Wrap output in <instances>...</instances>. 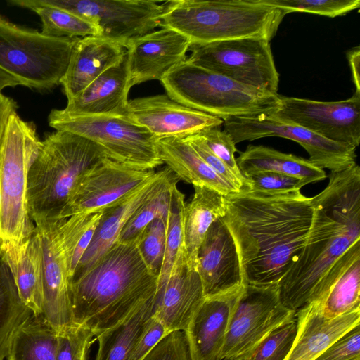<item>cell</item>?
Listing matches in <instances>:
<instances>
[{
  "label": "cell",
  "instance_id": "7c38bea8",
  "mask_svg": "<svg viewBox=\"0 0 360 360\" xmlns=\"http://www.w3.org/2000/svg\"><path fill=\"white\" fill-rule=\"evenodd\" d=\"M92 20L100 37L125 49L160 27L163 5L154 0H38Z\"/></svg>",
  "mask_w": 360,
  "mask_h": 360
},
{
  "label": "cell",
  "instance_id": "e575fe53",
  "mask_svg": "<svg viewBox=\"0 0 360 360\" xmlns=\"http://www.w3.org/2000/svg\"><path fill=\"white\" fill-rule=\"evenodd\" d=\"M184 195L175 186L171 194L167 222L166 243L164 259L158 276L157 288L168 279L174 264L184 245Z\"/></svg>",
  "mask_w": 360,
  "mask_h": 360
},
{
  "label": "cell",
  "instance_id": "4316f807",
  "mask_svg": "<svg viewBox=\"0 0 360 360\" xmlns=\"http://www.w3.org/2000/svg\"><path fill=\"white\" fill-rule=\"evenodd\" d=\"M0 257L13 276L19 297L34 315L42 314L41 243L36 227L22 246L0 245Z\"/></svg>",
  "mask_w": 360,
  "mask_h": 360
},
{
  "label": "cell",
  "instance_id": "d6986e66",
  "mask_svg": "<svg viewBox=\"0 0 360 360\" xmlns=\"http://www.w3.org/2000/svg\"><path fill=\"white\" fill-rule=\"evenodd\" d=\"M205 297L200 276L197 270L190 266L184 246L168 279L156 289L153 316L168 334L184 331Z\"/></svg>",
  "mask_w": 360,
  "mask_h": 360
},
{
  "label": "cell",
  "instance_id": "2e32d148",
  "mask_svg": "<svg viewBox=\"0 0 360 360\" xmlns=\"http://www.w3.org/2000/svg\"><path fill=\"white\" fill-rule=\"evenodd\" d=\"M58 221L35 227L41 252V315L60 334L74 324L70 292V260L58 231Z\"/></svg>",
  "mask_w": 360,
  "mask_h": 360
},
{
  "label": "cell",
  "instance_id": "603a6c76",
  "mask_svg": "<svg viewBox=\"0 0 360 360\" xmlns=\"http://www.w3.org/2000/svg\"><path fill=\"white\" fill-rule=\"evenodd\" d=\"M297 332L284 360H315L342 335L360 324V309L326 319L323 303L313 302L296 311Z\"/></svg>",
  "mask_w": 360,
  "mask_h": 360
},
{
  "label": "cell",
  "instance_id": "c3c4849f",
  "mask_svg": "<svg viewBox=\"0 0 360 360\" xmlns=\"http://www.w3.org/2000/svg\"><path fill=\"white\" fill-rule=\"evenodd\" d=\"M348 60L351 67L352 78L355 84L356 91L360 93V76H359V63H360V49L359 46L349 50L347 54Z\"/></svg>",
  "mask_w": 360,
  "mask_h": 360
},
{
  "label": "cell",
  "instance_id": "277c9868",
  "mask_svg": "<svg viewBox=\"0 0 360 360\" xmlns=\"http://www.w3.org/2000/svg\"><path fill=\"white\" fill-rule=\"evenodd\" d=\"M108 158L96 143L62 130L49 134L31 164L27 177V202L36 225L60 219L82 176Z\"/></svg>",
  "mask_w": 360,
  "mask_h": 360
},
{
  "label": "cell",
  "instance_id": "d590c367",
  "mask_svg": "<svg viewBox=\"0 0 360 360\" xmlns=\"http://www.w3.org/2000/svg\"><path fill=\"white\" fill-rule=\"evenodd\" d=\"M167 219L168 215L155 219L138 237V247L143 260L150 271L158 276L165 255Z\"/></svg>",
  "mask_w": 360,
  "mask_h": 360
},
{
  "label": "cell",
  "instance_id": "9a60e30c",
  "mask_svg": "<svg viewBox=\"0 0 360 360\" xmlns=\"http://www.w3.org/2000/svg\"><path fill=\"white\" fill-rule=\"evenodd\" d=\"M154 173L153 170H138L105 158L78 181L60 219L102 212L129 195Z\"/></svg>",
  "mask_w": 360,
  "mask_h": 360
},
{
  "label": "cell",
  "instance_id": "d6a6232c",
  "mask_svg": "<svg viewBox=\"0 0 360 360\" xmlns=\"http://www.w3.org/2000/svg\"><path fill=\"white\" fill-rule=\"evenodd\" d=\"M12 6L30 9L41 22V33L56 38L77 39L100 36L98 27L89 19L55 6L43 4L38 0H9Z\"/></svg>",
  "mask_w": 360,
  "mask_h": 360
},
{
  "label": "cell",
  "instance_id": "484cf974",
  "mask_svg": "<svg viewBox=\"0 0 360 360\" xmlns=\"http://www.w3.org/2000/svg\"><path fill=\"white\" fill-rule=\"evenodd\" d=\"M359 293L360 241H358L327 272L313 302L323 303V316L330 319L360 309Z\"/></svg>",
  "mask_w": 360,
  "mask_h": 360
},
{
  "label": "cell",
  "instance_id": "3957f363",
  "mask_svg": "<svg viewBox=\"0 0 360 360\" xmlns=\"http://www.w3.org/2000/svg\"><path fill=\"white\" fill-rule=\"evenodd\" d=\"M138 237L115 242L91 266L70 279L73 324L89 328L96 336L155 295L158 276L143 260Z\"/></svg>",
  "mask_w": 360,
  "mask_h": 360
},
{
  "label": "cell",
  "instance_id": "4fadbf2b",
  "mask_svg": "<svg viewBox=\"0 0 360 360\" xmlns=\"http://www.w3.org/2000/svg\"><path fill=\"white\" fill-rule=\"evenodd\" d=\"M224 130L233 142L278 136L294 141L303 147L314 165L330 172L345 169L356 164V148L323 138L304 127L283 122L271 115L234 117L224 120Z\"/></svg>",
  "mask_w": 360,
  "mask_h": 360
},
{
  "label": "cell",
  "instance_id": "b9f144b4",
  "mask_svg": "<svg viewBox=\"0 0 360 360\" xmlns=\"http://www.w3.org/2000/svg\"><path fill=\"white\" fill-rule=\"evenodd\" d=\"M251 190L266 193H282L300 190L307 184L302 179L276 172L259 171L245 176Z\"/></svg>",
  "mask_w": 360,
  "mask_h": 360
},
{
  "label": "cell",
  "instance_id": "9c48e42d",
  "mask_svg": "<svg viewBox=\"0 0 360 360\" xmlns=\"http://www.w3.org/2000/svg\"><path fill=\"white\" fill-rule=\"evenodd\" d=\"M48 122L56 130L91 140L104 150L108 159L131 168L151 171L163 164L158 139L126 116H72L53 109Z\"/></svg>",
  "mask_w": 360,
  "mask_h": 360
},
{
  "label": "cell",
  "instance_id": "52a82bcc",
  "mask_svg": "<svg viewBox=\"0 0 360 360\" xmlns=\"http://www.w3.org/2000/svg\"><path fill=\"white\" fill-rule=\"evenodd\" d=\"M41 145L34 124L17 112L11 114L0 148V244L22 246L35 229L28 212L27 177Z\"/></svg>",
  "mask_w": 360,
  "mask_h": 360
},
{
  "label": "cell",
  "instance_id": "5bb4252c",
  "mask_svg": "<svg viewBox=\"0 0 360 360\" xmlns=\"http://www.w3.org/2000/svg\"><path fill=\"white\" fill-rule=\"evenodd\" d=\"M270 115L335 142L354 148L360 143V93L331 102L280 96L279 107Z\"/></svg>",
  "mask_w": 360,
  "mask_h": 360
},
{
  "label": "cell",
  "instance_id": "4dcf8cb0",
  "mask_svg": "<svg viewBox=\"0 0 360 360\" xmlns=\"http://www.w3.org/2000/svg\"><path fill=\"white\" fill-rule=\"evenodd\" d=\"M154 296L124 320L96 335L98 348L95 360H129L153 315Z\"/></svg>",
  "mask_w": 360,
  "mask_h": 360
},
{
  "label": "cell",
  "instance_id": "ee69618b",
  "mask_svg": "<svg viewBox=\"0 0 360 360\" xmlns=\"http://www.w3.org/2000/svg\"><path fill=\"white\" fill-rule=\"evenodd\" d=\"M142 360H189L184 332L167 334Z\"/></svg>",
  "mask_w": 360,
  "mask_h": 360
},
{
  "label": "cell",
  "instance_id": "d4e9b609",
  "mask_svg": "<svg viewBox=\"0 0 360 360\" xmlns=\"http://www.w3.org/2000/svg\"><path fill=\"white\" fill-rule=\"evenodd\" d=\"M126 52V49L118 42L100 36L78 39L60 81L68 100L120 63Z\"/></svg>",
  "mask_w": 360,
  "mask_h": 360
},
{
  "label": "cell",
  "instance_id": "cb8c5ba5",
  "mask_svg": "<svg viewBox=\"0 0 360 360\" xmlns=\"http://www.w3.org/2000/svg\"><path fill=\"white\" fill-rule=\"evenodd\" d=\"M131 86L126 52L120 63L68 100L66 107L62 110L72 116H127Z\"/></svg>",
  "mask_w": 360,
  "mask_h": 360
},
{
  "label": "cell",
  "instance_id": "f907efd6",
  "mask_svg": "<svg viewBox=\"0 0 360 360\" xmlns=\"http://www.w3.org/2000/svg\"><path fill=\"white\" fill-rule=\"evenodd\" d=\"M1 195L0 190V226H1Z\"/></svg>",
  "mask_w": 360,
  "mask_h": 360
},
{
  "label": "cell",
  "instance_id": "ac0fdd59",
  "mask_svg": "<svg viewBox=\"0 0 360 360\" xmlns=\"http://www.w3.org/2000/svg\"><path fill=\"white\" fill-rule=\"evenodd\" d=\"M179 180L168 167L163 168L155 172L124 200L103 210L91 241L73 276L87 269L117 241L122 229L140 207L162 191L177 184Z\"/></svg>",
  "mask_w": 360,
  "mask_h": 360
},
{
  "label": "cell",
  "instance_id": "7bdbcfd3",
  "mask_svg": "<svg viewBox=\"0 0 360 360\" xmlns=\"http://www.w3.org/2000/svg\"><path fill=\"white\" fill-rule=\"evenodd\" d=\"M199 134L203 138L211 150L220 158L240 179L247 180L240 172L236 158L237 151L236 143L231 136L225 131L215 127L205 130Z\"/></svg>",
  "mask_w": 360,
  "mask_h": 360
},
{
  "label": "cell",
  "instance_id": "ba28073f",
  "mask_svg": "<svg viewBox=\"0 0 360 360\" xmlns=\"http://www.w3.org/2000/svg\"><path fill=\"white\" fill-rule=\"evenodd\" d=\"M78 39L49 37L0 15V68L39 91L60 84Z\"/></svg>",
  "mask_w": 360,
  "mask_h": 360
},
{
  "label": "cell",
  "instance_id": "e0dca14e",
  "mask_svg": "<svg viewBox=\"0 0 360 360\" xmlns=\"http://www.w3.org/2000/svg\"><path fill=\"white\" fill-rule=\"evenodd\" d=\"M126 117L157 139H184L224 124L221 118L186 107L166 94L129 100Z\"/></svg>",
  "mask_w": 360,
  "mask_h": 360
},
{
  "label": "cell",
  "instance_id": "83f0119b",
  "mask_svg": "<svg viewBox=\"0 0 360 360\" xmlns=\"http://www.w3.org/2000/svg\"><path fill=\"white\" fill-rule=\"evenodd\" d=\"M158 145L162 162L179 180L210 188L224 196L240 192L217 174L184 139H161Z\"/></svg>",
  "mask_w": 360,
  "mask_h": 360
},
{
  "label": "cell",
  "instance_id": "681fc988",
  "mask_svg": "<svg viewBox=\"0 0 360 360\" xmlns=\"http://www.w3.org/2000/svg\"><path fill=\"white\" fill-rule=\"evenodd\" d=\"M20 85L18 82L11 75L0 68V94L6 87H14Z\"/></svg>",
  "mask_w": 360,
  "mask_h": 360
},
{
  "label": "cell",
  "instance_id": "ab89813d",
  "mask_svg": "<svg viewBox=\"0 0 360 360\" xmlns=\"http://www.w3.org/2000/svg\"><path fill=\"white\" fill-rule=\"evenodd\" d=\"M94 333L88 328L72 325L58 334L56 360H86Z\"/></svg>",
  "mask_w": 360,
  "mask_h": 360
},
{
  "label": "cell",
  "instance_id": "30bf717a",
  "mask_svg": "<svg viewBox=\"0 0 360 360\" xmlns=\"http://www.w3.org/2000/svg\"><path fill=\"white\" fill-rule=\"evenodd\" d=\"M186 60L237 82L278 94L279 74L270 41L241 38L191 43Z\"/></svg>",
  "mask_w": 360,
  "mask_h": 360
},
{
  "label": "cell",
  "instance_id": "7a4b0ae2",
  "mask_svg": "<svg viewBox=\"0 0 360 360\" xmlns=\"http://www.w3.org/2000/svg\"><path fill=\"white\" fill-rule=\"evenodd\" d=\"M326 187L311 198L313 216L307 240L278 283L282 304L297 311L312 302L327 272L360 241V169L356 163L331 172Z\"/></svg>",
  "mask_w": 360,
  "mask_h": 360
},
{
  "label": "cell",
  "instance_id": "74e56055",
  "mask_svg": "<svg viewBox=\"0 0 360 360\" xmlns=\"http://www.w3.org/2000/svg\"><path fill=\"white\" fill-rule=\"evenodd\" d=\"M175 186L177 184L162 191L140 207L122 229L117 241L124 242L136 238L153 220L167 217L172 191Z\"/></svg>",
  "mask_w": 360,
  "mask_h": 360
},
{
  "label": "cell",
  "instance_id": "7402d4cb",
  "mask_svg": "<svg viewBox=\"0 0 360 360\" xmlns=\"http://www.w3.org/2000/svg\"><path fill=\"white\" fill-rule=\"evenodd\" d=\"M196 270L205 297L244 285L236 247L222 218L208 229L198 249Z\"/></svg>",
  "mask_w": 360,
  "mask_h": 360
},
{
  "label": "cell",
  "instance_id": "836d02e7",
  "mask_svg": "<svg viewBox=\"0 0 360 360\" xmlns=\"http://www.w3.org/2000/svg\"><path fill=\"white\" fill-rule=\"evenodd\" d=\"M32 313L21 302L11 271L0 257V360L6 357L18 327Z\"/></svg>",
  "mask_w": 360,
  "mask_h": 360
},
{
  "label": "cell",
  "instance_id": "f35d334b",
  "mask_svg": "<svg viewBox=\"0 0 360 360\" xmlns=\"http://www.w3.org/2000/svg\"><path fill=\"white\" fill-rule=\"evenodd\" d=\"M297 332L295 318L274 329L256 349L250 360H284Z\"/></svg>",
  "mask_w": 360,
  "mask_h": 360
},
{
  "label": "cell",
  "instance_id": "f546056e",
  "mask_svg": "<svg viewBox=\"0 0 360 360\" xmlns=\"http://www.w3.org/2000/svg\"><path fill=\"white\" fill-rule=\"evenodd\" d=\"M236 160L244 177L252 172L267 171L295 176L307 184L326 177L324 170L314 165L308 159L262 145L248 146Z\"/></svg>",
  "mask_w": 360,
  "mask_h": 360
},
{
  "label": "cell",
  "instance_id": "5b68a950",
  "mask_svg": "<svg viewBox=\"0 0 360 360\" xmlns=\"http://www.w3.org/2000/svg\"><path fill=\"white\" fill-rule=\"evenodd\" d=\"M160 27L191 43L276 35L285 11L258 0H171L164 2Z\"/></svg>",
  "mask_w": 360,
  "mask_h": 360
},
{
  "label": "cell",
  "instance_id": "8992f818",
  "mask_svg": "<svg viewBox=\"0 0 360 360\" xmlns=\"http://www.w3.org/2000/svg\"><path fill=\"white\" fill-rule=\"evenodd\" d=\"M160 82L172 100L223 120L270 115L280 105L278 94L240 84L186 59Z\"/></svg>",
  "mask_w": 360,
  "mask_h": 360
},
{
  "label": "cell",
  "instance_id": "f1b7e54d",
  "mask_svg": "<svg viewBox=\"0 0 360 360\" xmlns=\"http://www.w3.org/2000/svg\"><path fill=\"white\" fill-rule=\"evenodd\" d=\"M194 193L184 209V245L190 266L196 269L198 249L210 226L226 213L224 195L205 186Z\"/></svg>",
  "mask_w": 360,
  "mask_h": 360
},
{
  "label": "cell",
  "instance_id": "8fae6325",
  "mask_svg": "<svg viewBox=\"0 0 360 360\" xmlns=\"http://www.w3.org/2000/svg\"><path fill=\"white\" fill-rule=\"evenodd\" d=\"M281 302L278 284L244 285L231 316L220 360H250L274 329L295 318Z\"/></svg>",
  "mask_w": 360,
  "mask_h": 360
},
{
  "label": "cell",
  "instance_id": "f6af8a7d",
  "mask_svg": "<svg viewBox=\"0 0 360 360\" xmlns=\"http://www.w3.org/2000/svg\"><path fill=\"white\" fill-rule=\"evenodd\" d=\"M360 357V324L347 331L315 360H352Z\"/></svg>",
  "mask_w": 360,
  "mask_h": 360
},
{
  "label": "cell",
  "instance_id": "816d5d0a",
  "mask_svg": "<svg viewBox=\"0 0 360 360\" xmlns=\"http://www.w3.org/2000/svg\"><path fill=\"white\" fill-rule=\"evenodd\" d=\"M352 360H360V357L356 358V359H352Z\"/></svg>",
  "mask_w": 360,
  "mask_h": 360
},
{
  "label": "cell",
  "instance_id": "7dc6e473",
  "mask_svg": "<svg viewBox=\"0 0 360 360\" xmlns=\"http://www.w3.org/2000/svg\"><path fill=\"white\" fill-rule=\"evenodd\" d=\"M17 109L18 104L13 98L0 94V148L8 117Z\"/></svg>",
  "mask_w": 360,
  "mask_h": 360
},
{
  "label": "cell",
  "instance_id": "8d00e7d4",
  "mask_svg": "<svg viewBox=\"0 0 360 360\" xmlns=\"http://www.w3.org/2000/svg\"><path fill=\"white\" fill-rule=\"evenodd\" d=\"M260 3L283 9L288 13L302 12L330 18L345 15L360 7L359 0H258Z\"/></svg>",
  "mask_w": 360,
  "mask_h": 360
},
{
  "label": "cell",
  "instance_id": "60d3db41",
  "mask_svg": "<svg viewBox=\"0 0 360 360\" xmlns=\"http://www.w3.org/2000/svg\"><path fill=\"white\" fill-rule=\"evenodd\" d=\"M184 139L191 145L198 155L222 179L232 184L240 191L251 190L248 180L238 178L232 170L219 158L208 147L199 134L189 136Z\"/></svg>",
  "mask_w": 360,
  "mask_h": 360
},
{
  "label": "cell",
  "instance_id": "ffe728a7",
  "mask_svg": "<svg viewBox=\"0 0 360 360\" xmlns=\"http://www.w3.org/2000/svg\"><path fill=\"white\" fill-rule=\"evenodd\" d=\"M244 285L205 297L184 330L189 360H220L229 322Z\"/></svg>",
  "mask_w": 360,
  "mask_h": 360
},
{
  "label": "cell",
  "instance_id": "1f68e13d",
  "mask_svg": "<svg viewBox=\"0 0 360 360\" xmlns=\"http://www.w3.org/2000/svg\"><path fill=\"white\" fill-rule=\"evenodd\" d=\"M58 334L41 314L32 313L14 333L7 360H56Z\"/></svg>",
  "mask_w": 360,
  "mask_h": 360
},
{
  "label": "cell",
  "instance_id": "6da1fadb",
  "mask_svg": "<svg viewBox=\"0 0 360 360\" xmlns=\"http://www.w3.org/2000/svg\"><path fill=\"white\" fill-rule=\"evenodd\" d=\"M224 198L222 219L236 247L243 284H278L307 240L313 216L311 198L300 190H250Z\"/></svg>",
  "mask_w": 360,
  "mask_h": 360
},
{
  "label": "cell",
  "instance_id": "bcb514c9",
  "mask_svg": "<svg viewBox=\"0 0 360 360\" xmlns=\"http://www.w3.org/2000/svg\"><path fill=\"white\" fill-rule=\"evenodd\" d=\"M167 334L162 323L153 315L129 360H142Z\"/></svg>",
  "mask_w": 360,
  "mask_h": 360
},
{
  "label": "cell",
  "instance_id": "44dd1931",
  "mask_svg": "<svg viewBox=\"0 0 360 360\" xmlns=\"http://www.w3.org/2000/svg\"><path fill=\"white\" fill-rule=\"evenodd\" d=\"M191 41L178 32L161 27L143 35L126 48L131 85L161 80L186 59Z\"/></svg>",
  "mask_w": 360,
  "mask_h": 360
}]
</instances>
